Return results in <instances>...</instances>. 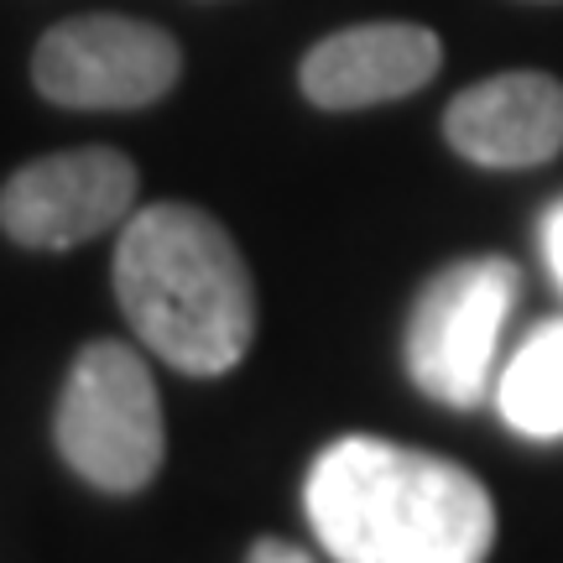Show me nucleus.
<instances>
[{"label": "nucleus", "instance_id": "nucleus-2", "mask_svg": "<svg viewBox=\"0 0 563 563\" xmlns=\"http://www.w3.org/2000/svg\"><path fill=\"white\" fill-rule=\"evenodd\" d=\"M115 298L136 334L188 376H224L256 340V287L220 220L152 203L115 245Z\"/></svg>", "mask_w": 563, "mask_h": 563}, {"label": "nucleus", "instance_id": "nucleus-11", "mask_svg": "<svg viewBox=\"0 0 563 563\" xmlns=\"http://www.w3.org/2000/svg\"><path fill=\"white\" fill-rule=\"evenodd\" d=\"M543 245H548V262H553V272L563 282V203L543 220Z\"/></svg>", "mask_w": 563, "mask_h": 563}, {"label": "nucleus", "instance_id": "nucleus-8", "mask_svg": "<svg viewBox=\"0 0 563 563\" xmlns=\"http://www.w3.org/2000/svg\"><path fill=\"white\" fill-rule=\"evenodd\" d=\"M449 146L481 167H538L563 152V84L548 74H496L470 84L443 115Z\"/></svg>", "mask_w": 563, "mask_h": 563}, {"label": "nucleus", "instance_id": "nucleus-10", "mask_svg": "<svg viewBox=\"0 0 563 563\" xmlns=\"http://www.w3.org/2000/svg\"><path fill=\"white\" fill-rule=\"evenodd\" d=\"M245 563H313L302 548H292V543H282V538H262V543L251 548V559Z\"/></svg>", "mask_w": 563, "mask_h": 563}, {"label": "nucleus", "instance_id": "nucleus-5", "mask_svg": "<svg viewBox=\"0 0 563 563\" xmlns=\"http://www.w3.org/2000/svg\"><path fill=\"white\" fill-rule=\"evenodd\" d=\"M178 42L152 21L74 16L37 42L32 84L74 110H141L178 84Z\"/></svg>", "mask_w": 563, "mask_h": 563}, {"label": "nucleus", "instance_id": "nucleus-6", "mask_svg": "<svg viewBox=\"0 0 563 563\" xmlns=\"http://www.w3.org/2000/svg\"><path fill=\"white\" fill-rule=\"evenodd\" d=\"M136 203V167L115 146L26 162L0 188V230L32 251H68L115 230Z\"/></svg>", "mask_w": 563, "mask_h": 563}, {"label": "nucleus", "instance_id": "nucleus-9", "mask_svg": "<svg viewBox=\"0 0 563 563\" xmlns=\"http://www.w3.org/2000/svg\"><path fill=\"white\" fill-rule=\"evenodd\" d=\"M501 418L527 439H563V319L543 323L501 376Z\"/></svg>", "mask_w": 563, "mask_h": 563}, {"label": "nucleus", "instance_id": "nucleus-7", "mask_svg": "<svg viewBox=\"0 0 563 563\" xmlns=\"http://www.w3.org/2000/svg\"><path fill=\"white\" fill-rule=\"evenodd\" d=\"M443 47L428 26L412 21H371L323 37L302 58V95L323 110H365L402 100L439 74Z\"/></svg>", "mask_w": 563, "mask_h": 563}, {"label": "nucleus", "instance_id": "nucleus-1", "mask_svg": "<svg viewBox=\"0 0 563 563\" xmlns=\"http://www.w3.org/2000/svg\"><path fill=\"white\" fill-rule=\"evenodd\" d=\"M308 522L340 563H485L496 506L454 460L340 439L308 470Z\"/></svg>", "mask_w": 563, "mask_h": 563}, {"label": "nucleus", "instance_id": "nucleus-3", "mask_svg": "<svg viewBox=\"0 0 563 563\" xmlns=\"http://www.w3.org/2000/svg\"><path fill=\"white\" fill-rule=\"evenodd\" d=\"M53 433L74 475L110 496L141 490L162 470V402L146 361L115 340L79 350Z\"/></svg>", "mask_w": 563, "mask_h": 563}, {"label": "nucleus", "instance_id": "nucleus-4", "mask_svg": "<svg viewBox=\"0 0 563 563\" xmlns=\"http://www.w3.org/2000/svg\"><path fill=\"white\" fill-rule=\"evenodd\" d=\"M517 282V266L501 256L460 262L428 282L407 329V371L428 397L449 407H475L485 397Z\"/></svg>", "mask_w": 563, "mask_h": 563}]
</instances>
